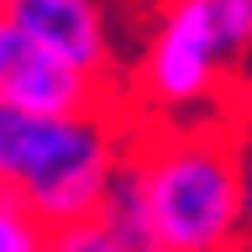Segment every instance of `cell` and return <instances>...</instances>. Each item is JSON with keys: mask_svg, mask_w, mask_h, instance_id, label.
<instances>
[{"mask_svg": "<svg viewBox=\"0 0 252 252\" xmlns=\"http://www.w3.org/2000/svg\"><path fill=\"white\" fill-rule=\"evenodd\" d=\"M47 226L27 210V200L16 189H0V252H42Z\"/></svg>", "mask_w": 252, "mask_h": 252, "instance_id": "cell-6", "label": "cell"}, {"mask_svg": "<svg viewBox=\"0 0 252 252\" xmlns=\"http://www.w3.org/2000/svg\"><path fill=\"white\" fill-rule=\"evenodd\" d=\"M126 184L137 194L142 231L153 252H236L247 242L242 189H236V137L220 126H158L131 131Z\"/></svg>", "mask_w": 252, "mask_h": 252, "instance_id": "cell-1", "label": "cell"}, {"mask_svg": "<svg viewBox=\"0 0 252 252\" xmlns=\"http://www.w3.org/2000/svg\"><path fill=\"white\" fill-rule=\"evenodd\" d=\"M42 252H131V247H126L100 216H90V220H74V226L47 231V247Z\"/></svg>", "mask_w": 252, "mask_h": 252, "instance_id": "cell-7", "label": "cell"}, {"mask_svg": "<svg viewBox=\"0 0 252 252\" xmlns=\"http://www.w3.org/2000/svg\"><path fill=\"white\" fill-rule=\"evenodd\" d=\"M0 105L32 121H74V116L116 110V94L105 79H84L63 58H53L0 11Z\"/></svg>", "mask_w": 252, "mask_h": 252, "instance_id": "cell-4", "label": "cell"}, {"mask_svg": "<svg viewBox=\"0 0 252 252\" xmlns=\"http://www.w3.org/2000/svg\"><path fill=\"white\" fill-rule=\"evenodd\" d=\"M32 42H42L53 58L79 68L84 79H105L116 68V37H110V16L90 0H11L0 5Z\"/></svg>", "mask_w": 252, "mask_h": 252, "instance_id": "cell-5", "label": "cell"}, {"mask_svg": "<svg viewBox=\"0 0 252 252\" xmlns=\"http://www.w3.org/2000/svg\"><path fill=\"white\" fill-rule=\"evenodd\" d=\"M216 37L226 58H242L252 47V0H216Z\"/></svg>", "mask_w": 252, "mask_h": 252, "instance_id": "cell-8", "label": "cell"}, {"mask_svg": "<svg viewBox=\"0 0 252 252\" xmlns=\"http://www.w3.org/2000/svg\"><path fill=\"white\" fill-rule=\"evenodd\" d=\"M126 147H131V126L121 110L74 116V121H32L16 194L47 231L90 220L105 205L110 184L121 179Z\"/></svg>", "mask_w": 252, "mask_h": 252, "instance_id": "cell-2", "label": "cell"}, {"mask_svg": "<svg viewBox=\"0 0 252 252\" xmlns=\"http://www.w3.org/2000/svg\"><path fill=\"white\" fill-rule=\"evenodd\" d=\"M226 47L216 37V0H179L153 21L137 63V94L153 110H189L210 100L226 79Z\"/></svg>", "mask_w": 252, "mask_h": 252, "instance_id": "cell-3", "label": "cell"}, {"mask_svg": "<svg viewBox=\"0 0 252 252\" xmlns=\"http://www.w3.org/2000/svg\"><path fill=\"white\" fill-rule=\"evenodd\" d=\"M236 189H242V216L252 226V137L236 142Z\"/></svg>", "mask_w": 252, "mask_h": 252, "instance_id": "cell-9", "label": "cell"}]
</instances>
